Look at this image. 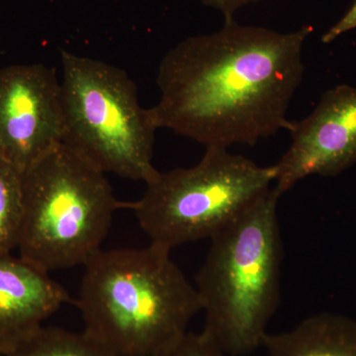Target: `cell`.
<instances>
[{
    "label": "cell",
    "mask_w": 356,
    "mask_h": 356,
    "mask_svg": "<svg viewBox=\"0 0 356 356\" xmlns=\"http://www.w3.org/2000/svg\"><path fill=\"white\" fill-rule=\"evenodd\" d=\"M312 32L310 25L281 33L228 18L216 32L180 42L159 65L161 97L149 108L156 127L222 149L290 132L287 112Z\"/></svg>",
    "instance_id": "1"
},
{
    "label": "cell",
    "mask_w": 356,
    "mask_h": 356,
    "mask_svg": "<svg viewBox=\"0 0 356 356\" xmlns=\"http://www.w3.org/2000/svg\"><path fill=\"white\" fill-rule=\"evenodd\" d=\"M76 305L84 332L118 356H154L202 311L195 285L170 250H100L84 266Z\"/></svg>",
    "instance_id": "2"
},
{
    "label": "cell",
    "mask_w": 356,
    "mask_h": 356,
    "mask_svg": "<svg viewBox=\"0 0 356 356\" xmlns=\"http://www.w3.org/2000/svg\"><path fill=\"white\" fill-rule=\"evenodd\" d=\"M271 186L210 238L195 287L205 313L204 336L229 356L262 346L280 299L283 248Z\"/></svg>",
    "instance_id": "3"
},
{
    "label": "cell",
    "mask_w": 356,
    "mask_h": 356,
    "mask_svg": "<svg viewBox=\"0 0 356 356\" xmlns=\"http://www.w3.org/2000/svg\"><path fill=\"white\" fill-rule=\"evenodd\" d=\"M17 250L47 273L86 266L102 250L117 200L106 175L60 145L23 173Z\"/></svg>",
    "instance_id": "4"
},
{
    "label": "cell",
    "mask_w": 356,
    "mask_h": 356,
    "mask_svg": "<svg viewBox=\"0 0 356 356\" xmlns=\"http://www.w3.org/2000/svg\"><path fill=\"white\" fill-rule=\"evenodd\" d=\"M63 145L102 172L152 181L154 134L151 109L143 108L125 70L70 51L60 53Z\"/></svg>",
    "instance_id": "5"
},
{
    "label": "cell",
    "mask_w": 356,
    "mask_h": 356,
    "mask_svg": "<svg viewBox=\"0 0 356 356\" xmlns=\"http://www.w3.org/2000/svg\"><path fill=\"white\" fill-rule=\"evenodd\" d=\"M275 175L274 165L206 147L197 165L159 172L130 208L152 245L172 252L226 228L270 188Z\"/></svg>",
    "instance_id": "6"
},
{
    "label": "cell",
    "mask_w": 356,
    "mask_h": 356,
    "mask_svg": "<svg viewBox=\"0 0 356 356\" xmlns=\"http://www.w3.org/2000/svg\"><path fill=\"white\" fill-rule=\"evenodd\" d=\"M60 81L43 64L0 69V158L27 172L63 145Z\"/></svg>",
    "instance_id": "7"
},
{
    "label": "cell",
    "mask_w": 356,
    "mask_h": 356,
    "mask_svg": "<svg viewBox=\"0 0 356 356\" xmlns=\"http://www.w3.org/2000/svg\"><path fill=\"white\" fill-rule=\"evenodd\" d=\"M291 146L276 163L280 195L311 175H339L356 163V86L325 92L308 117L294 122Z\"/></svg>",
    "instance_id": "8"
},
{
    "label": "cell",
    "mask_w": 356,
    "mask_h": 356,
    "mask_svg": "<svg viewBox=\"0 0 356 356\" xmlns=\"http://www.w3.org/2000/svg\"><path fill=\"white\" fill-rule=\"evenodd\" d=\"M69 302L67 290L50 273L0 252V355L13 353Z\"/></svg>",
    "instance_id": "9"
},
{
    "label": "cell",
    "mask_w": 356,
    "mask_h": 356,
    "mask_svg": "<svg viewBox=\"0 0 356 356\" xmlns=\"http://www.w3.org/2000/svg\"><path fill=\"white\" fill-rule=\"evenodd\" d=\"M266 356H356V320L321 313L281 334L267 332Z\"/></svg>",
    "instance_id": "10"
},
{
    "label": "cell",
    "mask_w": 356,
    "mask_h": 356,
    "mask_svg": "<svg viewBox=\"0 0 356 356\" xmlns=\"http://www.w3.org/2000/svg\"><path fill=\"white\" fill-rule=\"evenodd\" d=\"M6 356H118L86 332L40 327Z\"/></svg>",
    "instance_id": "11"
},
{
    "label": "cell",
    "mask_w": 356,
    "mask_h": 356,
    "mask_svg": "<svg viewBox=\"0 0 356 356\" xmlns=\"http://www.w3.org/2000/svg\"><path fill=\"white\" fill-rule=\"evenodd\" d=\"M23 208V173L0 158V252L17 250Z\"/></svg>",
    "instance_id": "12"
},
{
    "label": "cell",
    "mask_w": 356,
    "mask_h": 356,
    "mask_svg": "<svg viewBox=\"0 0 356 356\" xmlns=\"http://www.w3.org/2000/svg\"><path fill=\"white\" fill-rule=\"evenodd\" d=\"M154 356H229L204 336L188 332Z\"/></svg>",
    "instance_id": "13"
},
{
    "label": "cell",
    "mask_w": 356,
    "mask_h": 356,
    "mask_svg": "<svg viewBox=\"0 0 356 356\" xmlns=\"http://www.w3.org/2000/svg\"><path fill=\"white\" fill-rule=\"evenodd\" d=\"M356 29V0L353 6L348 9V13L344 14L336 24L332 26L327 32L322 36V42L324 44H330L334 40L341 37V35Z\"/></svg>",
    "instance_id": "14"
},
{
    "label": "cell",
    "mask_w": 356,
    "mask_h": 356,
    "mask_svg": "<svg viewBox=\"0 0 356 356\" xmlns=\"http://www.w3.org/2000/svg\"><path fill=\"white\" fill-rule=\"evenodd\" d=\"M203 6L210 7L219 11L224 16L225 19L234 18V15L238 9L252 3L261 1V0H199Z\"/></svg>",
    "instance_id": "15"
}]
</instances>
